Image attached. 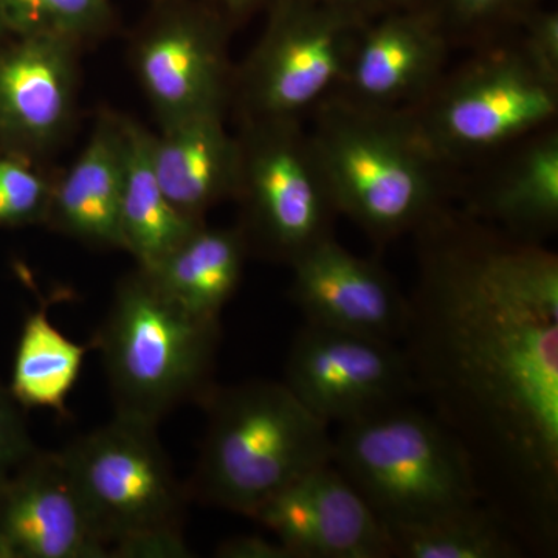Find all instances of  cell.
Masks as SVG:
<instances>
[{"instance_id":"obj_1","label":"cell","mask_w":558,"mask_h":558,"mask_svg":"<svg viewBox=\"0 0 558 558\" xmlns=\"http://www.w3.org/2000/svg\"><path fill=\"white\" fill-rule=\"evenodd\" d=\"M400 340L414 396L529 557L558 554V256L468 213L414 231Z\"/></svg>"},{"instance_id":"obj_2","label":"cell","mask_w":558,"mask_h":558,"mask_svg":"<svg viewBox=\"0 0 558 558\" xmlns=\"http://www.w3.org/2000/svg\"><path fill=\"white\" fill-rule=\"evenodd\" d=\"M311 113L307 135L333 207L374 244L413 234L447 207L449 167L407 110L362 108L330 95Z\"/></svg>"},{"instance_id":"obj_3","label":"cell","mask_w":558,"mask_h":558,"mask_svg":"<svg viewBox=\"0 0 558 558\" xmlns=\"http://www.w3.org/2000/svg\"><path fill=\"white\" fill-rule=\"evenodd\" d=\"M202 403L207 432L189 494L207 505L252 519L279 490L332 462L329 425L282 381L215 387Z\"/></svg>"},{"instance_id":"obj_4","label":"cell","mask_w":558,"mask_h":558,"mask_svg":"<svg viewBox=\"0 0 558 558\" xmlns=\"http://www.w3.org/2000/svg\"><path fill=\"white\" fill-rule=\"evenodd\" d=\"M220 337L219 318L194 314L142 269L124 278L92 349L100 351L116 414L159 425L190 400H204Z\"/></svg>"},{"instance_id":"obj_5","label":"cell","mask_w":558,"mask_h":558,"mask_svg":"<svg viewBox=\"0 0 558 558\" xmlns=\"http://www.w3.org/2000/svg\"><path fill=\"white\" fill-rule=\"evenodd\" d=\"M332 464L384 526L422 523L483 502L457 442L410 400L339 425Z\"/></svg>"},{"instance_id":"obj_6","label":"cell","mask_w":558,"mask_h":558,"mask_svg":"<svg viewBox=\"0 0 558 558\" xmlns=\"http://www.w3.org/2000/svg\"><path fill=\"white\" fill-rule=\"evenodd\" d=\"M478 49L407 109L425 145L449 168L497 154L556 124L558 116V80L531 61L513 32Z\"/></svg>"},{"instance_id":"obj_7","label":"cell","mask_w":558,"mask_h":558,"mask_svg":"<svg viewBox=\"0 0 558 558\" xmlns=\"http://www.w3.org/2000/svg\"><path fill=\"white\" fill-rule=\"evenodd\" d=\"M157 425L116 414L60 451L97 537L117 543L157 531H182L189 488L172 472Z\"/></svg>"},{"instance_id":"obj_8","label":"cell","mask_w":558,"mask_h":558,"mask_svg":"<svg viewBox=\"0 0 558 558\" xmlns=\"http://www.w3.org/2000/svg\"><path fill=\"white\" fill-rule=\"evenodd\" d=\"M236 196L244 204L240 227L247 245L292 264L333 236L339 215L303 120H244Z\"/></svg>"},{"instance_id":"obj_9","label":"cell","mask_w":558,"mask_h":558,"mask_svg":"<svg viewBox=\"0 0 558 558\" xmlns=\"http://www.w3.org/2000/svg\"><path fill=\"white\" fill-rule=\"evenodd\" d=\"M363 24L325 0H271L240 76L244 120H303L340 86Z\"/></svg>"},{"instance_id":"obj_10","label":"cell","mask_w":558,"mask_h":558,"mask_svg":"<svg viewBox=\"0 0 558 558\" xmlns=\"http://www.w3.org/2000/svg\"><path fill=\"white\" fill-rule=\"evenodd\" d=\"M282 384L329 427L414 396L405 355L395 341L311 323L293 339Z\"/></svg>"},{"instance_id":"obj_11","label":"cell","mask_w":558,"mask_h":558,"mask_svg":"<svg viewBox=\"0 0 558 558\" xmlns=\"http://www.w3.org/2000/svg\"><path fill=\"white\" fill-rule=\"evenodd\" d=\"M451 46L428 7L388 11L360 28L332 95L362 108H413L442 78Z\"/></svg>"},{"instance_id":"obj_12","label":"cell","mask_w":558,"mask_h":558,"mask_svg":"<svg viewBox=\"0 0 558 558\" xmlns=\"http://www.w3.org/2000/svg\"><path fill=\"white\" fill-rule=\"evenodd\" d=\"M252 519L293 558H392L384 523L332 462L279 490Z\"/></svg>"},{"instance_id":"obj_13","label":"cell","mask_w":558,"mask_h":558,"mask_svg":"<svg viewBox=\"0 0 558 558\" xmlns=\"http://www.w3.org/2000/svg\"><path fill=\"white\" fill-rule=\"evenodd\" d=\"M290 299L311 325L399 341L409 296L384 267L330 236L290 264Z\"/></svg>"},{"instance_id":"obj_14","label":"cell","mask_w":558,"mask_h":558,"mask_svg":"<svg viewBox=\"0 0 558 558\" xmlns=\"http://www.w3.org/2000/svg\"><path fill=\"white\" fill-rule=\"evenodd\" d=\"M60 451L36 449L0 483V558H106Z\"/></svg>"},{"instance_id":"obj_15","label":"cell","mask_w":558,"mask_h":558,"mask_svg":"<svg viewBox=\"0 0 558 558\" xmlns=\"http://www.w3.org/2000/svg\"><path fill=\"white\" fill-rule=\"evenodd\" d=\"M223 25L213 11L183 9L143 38L138 78L161 123L202 110H223L230 81Z\"/></svg>"},{"instance_id":"obj_16","label":"cell","mask_w":558,"mask_h":558,"mask_svg":"<svg viewBox=\"0 0 558 558\" xmlns=\"http://www.w3.org/2000/svg\"><path fill=\"white\" fill-rule=\"evenodd\" d=\"M75 46L57 36H20L0 51V132L28 149L53 145L75 97Z\"/></svg>"},{"instance_id":"obj_17","label":"cell","mask_w":558,"mask_h":558,"mask_svg":"<svg viewBox=\"0 0 558 558\" xmlns=\"http://www.w3.org/2000/svg\"><path fill=\"white\" fill-rule=\"evenodd\" d=\"M502 150L494 171L469 191L462 211L513 240L543 244L558 227L557 126Z\"/></svg>"},{"instance_id":"obj_18","label":"cell","mask_w":558,"mask_h":558,"mask_svg":"<svg viewBox=\"0 0 558 558\" xmlns=\"http://www.w3.org/2000/svg\"><path fill=\"white\" fill-rule=\"evenodd\" d=\"M153 163L168 199L186 216L202 219L209 207L236 194L240 140L223 126V110H202L161 123L153 135Z\"/></svg>"},{"instance_id":"obj_19","label":"cell","mask_w":558,"mask_h":558,"mask_svg":"<svg viewBox=\"0 0 558 558\" xmlns=\"http://www.w3.org/2000/svg\"><path fill=\"white\" fill-rule=\"evenodd\" d=\"M123 120L102 116L78 159L53 186L49 216L62 233L98 247L123 248Z\"/></svg>"},{"instance_id":"obj_20","label":"cell","mask_w":558,"mask_h":558,"mask_svg":"<svg viewBox=\"0 0 558 558\" xmlns=\"http://www.w3.org/2000/svg\"><path fill=\"white\" fill-rule=\"evenodd\" d=\"M124 174L121 191V236L124 250L148 270L204 226L190 218L165 194L153 163V134L123 120Z\"/></svg>"},{"instance_id":"obj_21","label":"cell","mask_w":558,"mask_h":558,"mask_svg":"<svg viewBox=\"0 0 558 558\" xmlns=\"http://www.w3.org/2000/svg\"><path fill=\"white\" fill-rule=\"evenodd\" d=\"M247 253L241 229H209L204 223L156 266L142 270L186 310L219 318L240 286Z\"/></svg>"},{"instance_id":"obj_22","label":"cell","mask_w":558,"mask_h":558,"mask_svg":"<svg viewBox=\"0 0 558 558\" xmlns=\"http://www.w3.org/2000/svg\"><path fill=\"white\" fill-rule=\"evenodd\" d=\"M92 344H78L54 328L46 307L25 318L22 326L10 392L22 409L68 413V399L80 379Z\"/></svg>"},{"instance_id":"obj_23","label":"cell","mask_w":558,"mask_h":558,"mask_svg":"<svg viewBox=\"0 0 558 558\" xmlns=\"http://www.w3.org/2000/svg\"><path fill=\"white\" fill-rule=\"evenodd\" d=\"M392 558H526L527 550L483 502L436 519L385 526Z\"/></svg>"},{"instance_id":"obj_24","label":"cell","mask_w":558,"mask_h":558,"mask_svg":"<svg viewBox=\"0 0 558 558\" xmlns=\"http://www.w3.org/2000/svg\"><path fill=\"white\" fill-rule=\"evenodd\" d=\"M7 28L17 36H57L78 43L112 16L110 0H0Z\"/></svg>"},{"instance_id":"obj_25","label":"cell","mask_w":558,"mask_h":558,"mask_svg":"<svg viewBox=\"0 0 558 558\" xmlns=\"http://www.w3.org/2000/svg\"><path fill=\"white\" fill-rule=\"evenodd\" d=\"M435 13L451 44L475 46L508 35L543 0H424Z\"/></svg>"},{"instance_id":"obj_26","label":"cell","mask_w":558,"mask_h":558,"mask_svg":"<svg viewBox=\"0 0 558 558\" xmlns=\"http://www.w3.org/2000/svg\"><path fill=\"white\" fill-rule=\"evenodd\" d=\"M53 186L17 157L0 159V227L31 226L49 216Z\"/></svg>"},{"instance_id":"obj_27","label":"cell","mask_w":558,"mask_h":558,"mask_svg":"<svg viewBox=\"0 0 558 558\" xmlns=\"http://www.w3.org/2000/svg\"><path fill=\"white\" fill-rule=\"evenodd\" d=\"M513 35L537 68L558 80V13L538 7L513 28Z\"/></svg>"},{"instance_id":"obj_28","label":"cell","mask_w":558,"mask_h":558,"mask_svg":"<svg viewBox=\"0 0 558 558\" xmlns=\"http://www.w3.org/2000/svg\"><path fill=\"white\" fill-rule=\"evenodd\" d=\"M22 410L10 388L0 384V483L36 450Z\"/></svg>"},{"instance_id":"obj_29","label":"cell","mask_w":558,"mask_h":558,"mask_svg":"<svg viewBox=\"0 0 558 558\" xmlns=\"http://www.w3.org/2000/svg\"><path fill=\"white\" fill-rule=\"evenodd\" d=\"M193 556L186 546L182 531H157L117 543L109 557L117 558H189Z\"/></svg>"},{"instance_id":"obj_30","label":"cell","mask_w":558,"mask_h":558,"mask_svg":"<svg viewBox=\"0 0 558 558\" xmlns=\"http://www.w3.org/2000/svg\"><path fill=\"white\" fill-rule=\"evenodd\" d=\"M219 558H293L279 539L263 535H238L220 543L215 553Z\"/></svg>"},{"instance_id":"obj_31","label":"cell","mask_w":558,"mask_h":558,"mask_svg":"<svg viewBox=\"0 0 558 558\" xmlns=\"http://www.w3.org/2000/svg\"><path fill=\"white\" fill-rule=\"evenodd\" d=\"M359 21H369L388 11L421 5L424 0H325Z\"/></svg>"},{"instance_id":"obj_32","label":"cell","mask_w":558,"mask_h":558,"mask_svg":"<svg viewBox=\"0 0 558 558\" xmlns=\"http://www.w3.org/2000/svg\"><path fill=\"white\" fill-rule=\"evenodd\" d=\"M218 2L229 16L241 17L244 14L252 13L253 10L258 9L264 3L269 5L271 0H218Z\"/></svg>"},{"instance_id":"obj_33","label":"cell","mask_w":558,"mask_h":558,"mask_svg":"<svg viewBox=\"0 0 558 558\" xmlns=\"http://www.w3.org/2000/svg\"><path fill=\"white\" fill-rule=\"evenodd\" d=\"M7 31H9V28H7L5 21H3L2 14H0V36Z\"/></svg>"}]
</instances>
